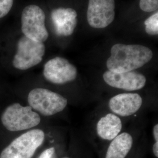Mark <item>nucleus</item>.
Segmentation results:
<instances>
[{
	"label": "nucleus",
	"mask_w": 158,
	"mask_h": 158,
	"mask_svg": "<svg viewBox=\"0 0 158 158\" xmlns=\"http://www.w3.org/2000/svg\"><path fill=\"white\" fill-rule=\"evenodd\" d=\"M45 19V14L39 6L31 4L25 6L21 18L23 36L34 41L43 43L45 42L49 37Z\"/></svg>",
	"instance_id": "f03ea898"
},
{
	"label": "nucleus",
	"mask_w": 158,
	"mask_h": 158,
	"mask_svg": "<svg viewBox=\"0 0 158 158\" xmlns=\"http://www.w3.org/2000/svg\"><path fill=\"white\" fill-rule=\"evenodd\" d=\"M76 11L70 8H58L51 12V19L57 35L68 36L73 33L77 25Z\"/></svg>",
	"instance_id": "9d476101"
},
{
	"label": "nucleus",
	"mask_w": 158,
	"mask_h": 158,
	"mask_svg": "<svg viewBox=\"0 0 158 158\" xmlns=\"http://www.w3.org/2000/svg\"><path fill=\"white\" fill-rule=\"evenodd\" d=\"M122 122L118 116L114 114H108L102 117L97 125L98 136L103 139L113 140L121 132Z\"/></svg>",
	"instance_id": "f8f14e48"
},
{
	"label": "nucleus",
	"mask_w": 158,
	"mask_h": 158,
	"mask_svg": "<svg viewBox=\"0 0 158 158\" xmlns=\"http://www.w3.org/2000/svg\"><path fill=\"white\" fill-rule=\"evenodd\" d=\"M44 139L42 130L29 131L12 142L2 151L0 158H31Z\"/></svg>",
	"instance_id": "20e7f679"
},
{
	"label": "nucleus",
	"mask_w": 158,
	"mask_h": 158,
	"mask_svg": "<svg viewBox=\"0 0 158 158\" xmlns=\"http://www.w3.org/2000/svg\"><path fill=\"white\" fill-rule=\"evenodd\" d=\"M142 104L141 96L136 93H123L113 97L109 102V107L113 113L128 117L136 113Z\"/></svg>",
	"instance_id": "9b49d317"
},
{
	"label": "nucleus",
	"mask_w": 158,
	"mask_h": 158,
	"mask_svg": "<svg viewBox=\"0 0 158 158\" xmlns=\"http://www.w3.org/2000/svg\"><path fill=\"white\" fill-rule=\"evenodd\" d=\"M14 0H0V19L6 17L11 10Z\"/></svg>",
	"instance_id": "dca6fc26"
},
{
	"label": "nucleus",
	"mask_w": 158,
	"mask_h": 158,
	"mask_svg": "<svg viewBox=\"0 0 158 158\" xmlns=\"http://www.w3.org/2000/svg\"><path fill=\"white\" fill-rule=\"evenodd\" d=\"M68 158V157H65V158Z\"/></svg>",
	"instance_id": "aec40b11"
},
{
	"label": "nucleus",
	"mask_w": 158,
	"mask_h": 158,
	"mask_svg": "<svg viewBox=\"0 0 158 158\" xmlns=\"http://www.w3.org/2000/svg\"><path fill=\"white\" fill-rule=\"evenodd\" d=\"M44 76L53 84L62 85L76 79L77 70L73 64L62 57H56L46 63Z\"/></svg>",
	"instance_id": "0eeeda50"
},
{
	"label": "nucleus",
	"mask_w": 158,
	"mask_h": 158,
	"mask_svg": "<svg viewBox=\"0 0 158 158\" xmlns=\"http://www.w3.org/2000/svg\"><path fill=\"white\" fill-rule=\"evenodd\" d=\"M103 79L110 86L127 91L140 90L147 82L145 76L134 71L116 73L108 70L103 74Z\"/></svg>",
	"instance_id": "1a4fd4ad"
},
{
	"label": "nucleus",
	"mask_w": 158,
	"mask_h": 158,
	"mask_svg": "<svg viewBox=\"0 0 158 158\" xmlns=\"http://www.w3.org/2000/svg\"><path fill=\"white\" fill-rule=\"evenodd\" d=\"M153 152L155 156L158 158V142H155L153 146Z\"/></svg>",
	"instance_id": "6ab92c4d"
},
{
	"label": "nucleus",
	"mask_w": 158,
	"mask_h": 158,
	"mask_svg": "<svg viewBox=\"0 0 158 158\" xmlns=\"http://www.w3.org/2000/svg\"><path fill=\"white\" fill-rule=\"evenodd\" d=\"M39 158H57L55 148H50L46 149L40 154Z\"/></svg>",
	"instance_id": "f3484780"
},
{
	"label": "nucleus",
	"mask_w": 158,
	"mask_h": 158,
	"mask_svg": "<svg viewBox=\"0 0 158 158\" xmlns=\"http://www.w3.org/2000/svg\"><path fill=\"white\" fill-rule=\"evenodd\" d=\"M139 6L143 11H155L158 10V0H140Z\"/></svg>",
	"instance_id": "2eb2a0df"
},
{
	"label": "nucleus",
	"mask_w": 158,
	"mask_h": 158,
	"mask_svg": "<svg viewBox=\"0 0 158 158\" xmlns=\"http://www.w3.org/2000/svg\"><path fill=\"white\" fill-rule=\"evenodd\" d=\"M1 121L6 129L16 132L37 126L40 122V117L30 106L23 107L19 103H15L6 108L1 116Z\"/></svg>",
	"instance_id": "7ed1b4c3"
},
{
	"label": "nucleus",
	"mask_w": 158,
	"mask_h": 158,
	"mask_svg": "<svg viewBox=\"0 0 158 158\" xmlns=\"http://www.w3.org/2000/svg\"><path fill=\"white\" fill-rule=\"evenodd\" d=\"M45 53V46L43 42L34 41L23 36L17 44L13 66L19 70H27L41 62Z\"/></svg>",
	"instance_id": "423d86ee"
},
{
	"label": "nucleus",
	"mask_w": 158,
	"mask_h": 158,
	"mask_svg": "<svg viewBox=\"0 0 158 158\" xmlns=\"http://www.w3.org/2000/svg\"><path fill=\"white\" fill-rule=\"evenodd\" d=\"M145 31L150 35L158 34V12L153 14L145 21Z\"/></svg>",
	"instance_id": "4468645a"
},
{
	"label": "nucleus",
	"mask_w": 158,
	"mask_h": 158,
	"mask_svg": "<svg viewBox=\"0 0 158 158\" xmlns=\"http://www.w3.org/2000/svg\"><path fill=\"white\" fill-rule=\"evenodd\" d=\"M29 106L45 116H51L62 111L68 100L59 94L42 88L31 91L28 97Z\"/></svg>",
	"instance_id": "39448f33"
},
{
	"label": "nucleus",
	"mask_w": 158,
	"mask_h": 158,
	"mask_svg": "<svg viewBox=\"0 0 158 158\" xmlns=\"http://www.w3.org/2000/svg\"><path fill=\"white\" fill-rule=\"evenodd\" d=\"M115 17L114 0H89L87 19L92 28H106Z\"/></svg>",
	"instance_id": "6e6552de"
},
{
	"label": "nucleus",
	"mask_w": 158,
	"mask_h": 158,
	"mask_svg": "<svg viewBox=\"0 0 158 158\" xmlns=\"http://www.w3.org/2000/svg\"><path fill=\"white\" fill-rule=\"evenodd\" d=\"M153 134L154 136V138L155 139V141L158 142V125L156 124L153 127Z\"/></svg>",
	"instance_id": "a211bd4d"
},
{
	"label": "nucleus",
	"mask_w": 158,
	"mask_h": 158,
	"mask_svg": "<svg viewBox=\"0 0 158 158\" xmlns=\"http://www.w3.org/2000/svg\"><path fill=\"white\" fill-rule=\"evenodd\" d=\"M133 139L127 132H123L113 139L108 148L106 158H125L132 147Z\"/></svg>",
	"instance_id": "ddd939ff"
},
{
	"label": "nucleus",
	"mask_w": 158,
	"mask_h": 158,
	"mask_svg": "<svg viewBox=\"0 0 158 158\" xmlns=\"http://www.w3.org/2000/svg\"><path fill=\"white\" fill-rule=\"evenodd\" d=\"M152 57V51L147 46L117 44L111 49L107 67L116 73L131 72L144 66Z\"/></svg>",
	"instance_id": "f257e3e1"
}]
</instances>
